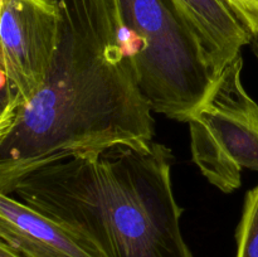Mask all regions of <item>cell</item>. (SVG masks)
<instances>
[{
    "label": "cell",
    "instance_id": "1",
    "mask_svg": "<svg viewBox=\"0 0 258 257\" xmlns=\"http://www.w3.org/2000/svg\"><path fill=\"white\" fill-rule=\"evenodd\" d=\"M59 44L34 98L0 127V194L68 156L153 141L155 122L115 0H54Z\"/></svg>",
    "mask_w": 258,
    "mask_h": 257
},
{
    "label": "cell",
    "instance_id": "2",
    "mask_svg": "<svg viewBox=\"0 0 258 257\" xmlns=\"http://www.w3.org/2000/svg\"><path fill=\"white\" fill-rule=\"evenodd\" d=\"M160 143L118 144L47 164L10 196L87 237L103 257H194Z\"/></svg>",
    "mask_w": 258,
    "mask_h": 257
},
{
    "label": "cell",
    "instance_id": "3",
    "mask_svg": "<svg viewBox=\"0 0 258 257\" xmlns=\"http://www.w3.org/2000/svg\"><path fill=\"white\" fill-rule=\"evenodd\" d=\"M154 112L188 122L217 78L196 33L171 0H115Z\"/></svg>",
    "mask_w": 258,
    "mask_h": 257
},
{
    "label": "cell",
    "instance_id": "4",
    "mask_svg": "<svg viewBox=\"0 0 258 257\" xmlns=\"http://www.w3.org/2000/svg\"><path fill=\"white\" fill-rule=\"evenodd\" d=\"M242 68L238 54L188 120L193 161L223 193L241 186L243 169L258 171V105L242 85Z\"/></svg>",
    "mask_w": 258,
    "mask_h": 257
},
{
    "label": "cell",
    "instance_id": "5",
    "mask_svg": "<svg viewBox=\"0 0 258 257\" xmlns=\"http://www.w3.org/2000/svg\"><path fill=\"white\" fill-rule=\"evenodd\" d=\"M54 0H0V127L37 96L59 44Z\"/></svg>",
    "mask_w": 258,
    "mask_h": 257
},
{
    "label": "cell",
    "instance_id": "6",
    "mask_svg": "<svg viewBox=\"0 0 258 257\" xmlns=\"http://www.w3.org/2000/svg\"><path fill=\"white\" fill-rule=\"evenodd\" d=\"M0 242L23 257H103L87 237L8 194H0Z\"/></svg>",
    "mask_w": 258,
    "mask_h": 257
},
{
    "label": "cell",
    "instance_id": "7",
    "mask_svg": "<svg viewBox=\"0 0 258 257\" xmlns=\"http://www.w3.org/2000/svg\"><path fill=\"white\" fill-rule=\"evenodd\" d=\"M198 37L207 57L219 75L241 49L251 44L244 25L222 0H171Z\"/></svg>",
    "mask_w": 258,
    "mask_h": 257
},
{
    "label": "cell",
    "instance_id": "8",
    "mask_svg": "<svg viewBox=\"0 0 258 257\" xmlns=\"http://www.w3.org/2000/svg\"><path fill=\"white\" fill-rule=\"evenodd\" d=\"M237 257H258V185L246 194L237 228Z\"/></svg>",
    "mask_w": 258,
    "mask_h": 257
},
{
    "label": "cell",
    "instance_id": "9",
    "mask_svg": "<svg viewBox=\"0 0 258 257\" xmlns=\"http://www.w3.org/2000/svg\"><path fill=\"white\" fill-rule=\"evenodd\" d=\"M244 25L252 39L258 38V0H222Z\"/></svg>",
    "mask_w": 258,
    "mask_h": 257
},
{
    "label": "cell",
    "instance_id": "10",
    "mask_svg": "<svg viewBox=\"0 0 258 257\" xmlns=\"http://www.w3.org/2000/svg\"><path fill=\"white\" fill-rule=\"evenodd\" d=\"M0 257H23V256H20L19 253H17L14 249H12L5 243L0 242Z\"/></svg>",
    "mask_w": 258,
    "mask_h": 257
},
{
    "label": "cell",
    "instance_id": "11",
    "mask_svg": "<svg viewBox=\"0 0 258 257\" xmlns=\"http://www.w3.org/2000/svg\"><path fill=\"white\" fill-rule=\"evenodd\" d=\"M251 45H252V52L254 53V55H256L258 60V38H256V39H252Z\"/></svg>",
    "mask_w": 258,
    "mask_h": 257
}]
</instances>
